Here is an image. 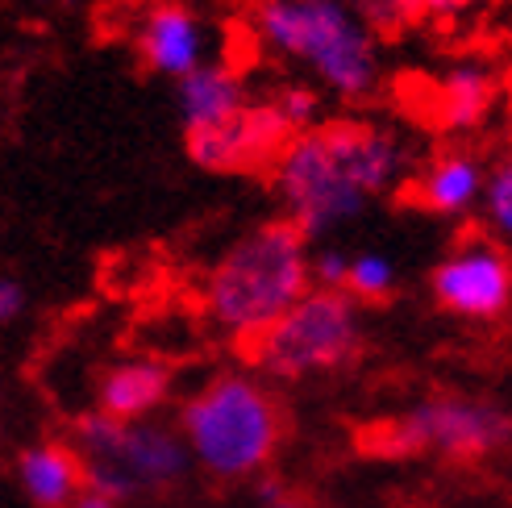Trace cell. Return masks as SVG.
<instances>
[{"label":"cell","instance_id":"obj_9","mask_svg":"<svg viewBox=\"0 0 512 508\" xmlns=\"http://www.w3.org/2000/svg\"><path fill=\"white\" fill-rule=\"evenodd\" d=\"M209 21H204L188 0H150L134 25V46L142 63L163 75V80H188L209 59Z\"/></svg>","mask_w":512,"mask_h":508},{"label":"cell","instance_id":"obj_8","mask_svg":"<svg viewBox=\"0 0 512 508\" xmlns=\"http://www.w3.org/2000/svg\"><path fill=\"white\" fill-rule=\"evenodd\" d=\"M438 309L463 321H496L512 309V254L492 234L458 238L429 275Z\"/></svg>","mask_w":512,"mask_h":508},{"label":"cell","instance_id":"obj_24","mask_svg":"<svg viewBox=\"0 0 512 508\" xmlns=\"http://www.w3.org/2000/svg\"><path fill=\"white\" fill-rule=\"evenodd\" d=\"M267 508H304V504H296V500H284V496H279V500H271Z\"/></svg>","mask_w":512,"mask_h":508},{"label":"cell","instance_id":"obj_19","mask_svg":"<svg viewBox=\"0 0 512 508\" xmlns=\"http://www.w3.org/2000/svg\"><path fill=\"white\" fill-rule=\"evenodd\" d=\"M350 9L363 17L379 38H400L413 30L421 17H429L425 0H350Z\"/></svg>","mask_w":512,"mask_h":508},{"label":"cell","instance_id":"obj_16","mask_svg":"<svg viewBox=\"0 0 512 508\" xmlns=\"http://www.w3.org/2000/svg\"><path fill=\"white\" fill-rule=\"evenodd\" d=\"M259 100L275 113V121L284 125L292 138L317 130V125L325 121V117H321V113H325V96H321V88H317L313 80H279V84H271Z\"/></svg>","mask_w":512,"mask_h":508},{"label":"cell","instance_id":"obj_26","mask_svg":"<svg viewBox=\"0 0 512 508\" xmlns=\"http://www.w3.org/2000/svg\"><path fill=\"white\" fill-rule=\"evenodd\" d=\"M508 46H512V38H508Z\"/></svg>","mask_w":512,"mask_h":508},{"label":"cell","instance_id":"obj_2","mask_svg":"<svg viewBox=\"0 0 512 508\" xmlns=\"http://www.w3.org/2000/svg\"><path fill=\"white\" fill-rule=\"evenodd\" d=\"M250 30L267 55L296 63L321 92L346 105H363L379 92V34L350 0H254Z\"/></svg>","mask_w":512,"mask_h":508},{"label":"cell","instance_id":"obj_25","mask_svg":"<svg viewBox=\"0 0 512 508\" xmlns=\"http://www.w3.org/2000/svg\"><path fill=\"white\" fill-rule=\"evenodd\" d=\"M508 134H512V109H508Z\"/></svg>","mask_w":512,"mask_h":508},{"label":"cell","instance_id":"obj_10","mask_svg":"<svg viewBox=\"0 0 512 508\" xmlns=\"http://www.w3.org/2000/svg\"><path fill=\"white\" fill-rule=\"evenodd\" d=\"M188 155L196 167L213 171V175H238V171H254V167H271L279 159V150L292 142V134L275 121V113L254 100V105L238 117L209 134H188Z\"/></svg>","mask_w":512,"mask_h":508},{"label":"cell","instance_id":"obj_1","mask_svg":"<svg viewBox=\"0 0 512 508\" xmlns=\"http://www.w3.org/2000/svg\"><path fill=\"white\" fill-rule=\"evenodd\" d=\"M417 142L392 121L329 117L296 134L271 163V188L296 230L317 242L358 221L375 200L413 184Z\"/></svg>","mask_w":512,"mask_h":508},{"label":"cell","instance_id":"obj_17","mask_svg":"<svg viewBox=\"0 0 512 508\" xmlns=\"http://www.w3.org/2000/svg\"><path fill=\"white\" fill-rule=\"evenodd\" d=\"M483 230H488L496 242L512 246V150L500 155L496 163H488V184H483Z\"/></svg>","mask_w":512,"mask_h":508},{"label":"cell","instance_id":"obj_22","mask_svg":"<svg viewBox=\"0 0 512 508\" xmlns=\"http://www.w3.org/2000/svg\"><path fill=\"white\" fill-rule=\"evenodd\" d=\"M429 5V17H463L471 9H479L483 0H425Z\"/></svg>","mask_w":512,"mask_h":508},{"label":"cell","instance_id":"obj_18","mask_svg":"<svg viewBox=\"0 0 512 508\" xmlns=\"http://www.w3.org/2000/svg\"><path fill=\"white\" fill-rule=\"evenodd\" d=\"M346 292L358 304H379L396 292V263L388 259L383 250H358L350 259V279H346Z\"/></svg>","mask_w":512,"mask_h":508},{"label":"cell","instance_id":"obj_20","mask_svg":"<svg viewBox=\"0 0 512 508\" xmlns=\"http://www.w3.org/2000/svg\"><path fill=\"white\" fill-rule=\"evenodd\" d=\"M350 259H354V254H346L342 246H321V250H313V288L346 292Z\"/></svg>","mask_w":512,"mask_h":508},{"label":"cell","instance_id":"obj_21","mask_svg":"<svg viewBox=\"0 0 512 508\" xmlns=\"http://www.w3.org/2000/svg\"><path fill=\"white\" fill-rule=\"evenodd\" d=\"M21 313H25V288H21V279L0 275V321L13 325Z\"/></svg>","mask_w":512,"mask_h":508},{"label":"cell","instance_id":"obj_3","mask_svg":"<svg viewBox=\"0 0 512 508\" xmlns=\"http://www.w3.org/2000/svg\"><path fill=\"white\" fill-rule=\"evenodd\" d=\"M313 292V254L288 217L246 230L204 279V313L221 334L259 342L288 309Z\"/></svg>","mask_w":512,"mask_h":508},{"label":"cell","instance_id":"obj_6","mask_svg":"<svg viewBox=\"0 0 512 508\" xmlns=\"http://www.w3.org/2000/svg\"><path fill=\"white\" fill-rule=\"evenodd\" d=\"M246 350L254 367L284 384L342 371L363 350V313L350 292L313 288Z\"/></svg>","mask_w":512,"mask_h":508},{"label":"cell","instance_id":"obj_23","mask_svg":"<svg viewBox=\"0 0 512 508\" xmlns=\"http://www.w3.org/2000/svg\"><path fill=\"white\" fill-rule=\"evenodd\" d=\"M71 508H121V500L109 496V492H100V488H84L80 496H75Z\"/></svg>","mask_w":512,"mask_h":508},{"label":"cell","instance_id":"obj_11","mask_svg":"<svg viewBox=\"0 0 512 508\" xmlns=\"http://www.w3.org/2000/svg\"><path fill=\"white\" fill-rule=\"evenodd\" d=\"M483 184H488V163L467 146H446L421 163L408 196L433 217H467L483 205Z\"/></svg>","mask_w":512,"mask_h":508},{"label":"cell","instance_id":"obj_12","mask_svg":"<svg viewBox=\"0 0 512 508\" xmlns=\"http://www.w3.org/2000/svg\"><path fill=\"white\" fill-rule=\"evenodd\" d=\"M500 100V80L483 59H458L450 63L429 88V113L438 130L450 134H475L488 125Z\"/></svg>","mask_w":512,"mask_h":508},{"label":"cell","instance_id":"obj_5","mask_svg":"<svg viewBox=\"0 0 512 508\" xmlns=\"http://www.w3.org/2000/svg\"><path fill=\"white\" fill-rule=\"evenodd\" d=\"M71 446L80 450L88 488H100L117 500L171 488L188 475L192 450L184 434L159 421H117L109 413H84L71 429Z\"/></svg>","mask_w":512,"mask_h":508},{"label":"cell","instance_id":"obj_13","mask_svg":"<svg viewBox=\"0 0 512 508\" xmlns=\"http://www.w3.org/2000/svg\"><path fill=\"white\" fill-rule=\"evenodd\" d=\"M175 105H179V121H184V138H188V134H209L229 121H238L254 100L246 88V75L234 63L213 59L200 71H192L188 80L175 84Z\"/></svg>","mask_w":512,"mask_h":508},{"label":"cell","instance_id":"obj_14","mask_svg":"<svg viewBox=\"0 0 512 508\" xmlns=\"http://www.w3.org/2000/svg\"><path fill=\"white\" fill-rule=\"evenodd\" d=\"M17 488L34 508H71L88 488V471L71 442H34L17 454Z\"/></svg>","mask_w":512,"mask_h":508},{"label":"cell","instance_id":"obj_4","mask_svg":"<svg viewBox=\"0 0 512 508\" xmlns=\"http://www.w3.org/2000/svg\"><path fill=\"white\" fill-rule=\"evenodd\" d=\"M179 434L200 471L213 479H250L275 459L284 417L267 384L250 371H221L184 400Z\"/></svg>","mask_w":512,"mask_h":508},{"label":"cell","instance_id":"obj_15","mask_svg":"<svg viewBox=\"0 0 512 508\" xmlns=\"http://www.w3.org/2000/svg\"><path fill=\"white\" fill-rule=\"evenodd\" d=\"M171 392V371L155 359H125L96 384V409L117 421H150Z\"/></svg>","mask_w":512,"mask_h":508},{"label":"cell","instance_id":"obj_7","mask_svg":"<svg viewBox=\"0 0 512 508\" xmlns=\"http://www.w3.org/2000/svg\"><path fill=\"white\" fill-rule=\"evenodd\" d=\"M512 442V413L488 396H429L379 425L371 446L383 454H438L450 463L492 459Z\"/></svg>","mask_w":512,"mask_h":508}]
</instances>
